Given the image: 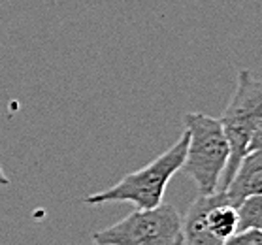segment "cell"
<instances>
[{
  "label": "cell",
  "mask_w": 262,
  "mask_h": 245,
  "mask_svg": "<svg viewBox=\"0 0 262 245\" xmlns=\"http://www.w3.org/2000/svg\"><path fill=\"white\" fill-rule=\"evenodd\" d=\"M255 149H262V121L256 125L255 132H253V136L249 140V151Z\"/></svg>",
  "instance_id": "cell-10"
},
{
  "label": "cell",
  "mask_w": 262,
  "mask_h": 245,
  "mask_svg": "<svg viewBox=\"0 0 262 245\" xmlns=\"http://www.w3.org/2000/svg\"><path fill=\"white\" fill-rule=\"evenodd\" d=\"M8 185H10V177L4 173V170L0 166V187H8Z\"/></svg>",
  "instance_id": "cell-11"
},
{
  "label": "cell",
  "mask_w": 262,
  "mask_h": 245,
  "mask_svg": "<svg viewBox=\"0 0 262 245\" xmlns=\"http://www.w3.org/2000/svg\"><path fill=\"white\" fill-rule=\"evenodd\" d=\"M185 128L189 144L181 168L196 183L200 194H213L230 155L223 125L215 117L194 112L185 115Z\"/></svg>",
  "instance_id": "cell-3"
},
{
  "label": "cell",
  "mask_w": 262,
  "mask_h": 245,
  "mask_svg": "<svg viewBox=\"0 0 262 245\" xmlns=\"http://www.w3.org/2000/svg\"><path fill=\"white\" fill-rule=\"evenodd\" d=\"M91 245H104V243H98V241H93Z\"/></svg>",
  "instance_id": "cell-12"
},
{
  "label": "cell",
  "mask_w": 262,
  "mask_h": 245,
  "mask_svg": "<svg viewBox=\"0 0 262 245\" xmlns=\"http://www.w3.org/2000/svg\"><path fill=\"white\" fill-rule=\"evenodd\" d=\"M187 144H189V130L185 128V132L179 136L178 142L168 151H164L162 155L157 157L153 162H149L147 166L125 175L114 187L87 196L83 202L87 206L130 202L138 209L155 208L162 202L172 175L183 166Z\"/></svg>",
  "instance_id": "cell-1"
},
{
  "label": "cell",
  "mask_w": 262,
  "mask_h": 245,
  "mask_svg": "<svg viewBox=\"0 0 262 245\" xmlns=\"http://www.w3.org/2000/svg\"><path fill=\"white\" fill-rule=\"evenodd\" d=\"M227 200L223 192H213V194H200V196L191 204L187 215L181 217V234H183V245H223L219 238H215L209 232L208 222H206V213L208 209L217 202Z\"/></svg>",
  "instance_id": "cell-6"
},
{
  "label": "cell",
  "mask_w": 262,
  "mask_h": 245,
  "mask_svg": "<svg viewBox=\"0 0 262 245\" xmlns=\"http://www.w3.org/2000/svg\"><path fill=\"white\" fill-rule=\"evenodd\" d=\"M219 121L230 149L227 166L217 185V192H223L236 173L242 159L249 153V140L256 125L262 121V79H256L249 70H239L236 91Z\"/></svg>",
  "instance_id": "cell-2"
},
{
  "label": "cell",
  "mask_w": 262,
  "mask_h": 245,
  "mask_svg": "<svg viewBox=\"0 0 262 245\" xmlns=\"http://www.w3.org/2000/svg\"><path fill=\"white\" fill-rule=\"evenodd\" d=\"M236 209H238V230L242 228L262 230V194L245 198Z\"/></svg>",
  "instance_id": "cell-8"
},
{
  "label": "cell",
  "mask_w": 262,
  "mask_h": 245,
  "mask_svg": "<svg viewBox=\"0 0 262 245\" xmlns=\"http://www.w3.org/2000/svg\"><path fill=\"white\" fill-rule=\"evenodd\" d=\"M223 245H262V230L242 228L223 241Z\"/></svg>",
  "instance_id": "cell-9"
},
{
  "label": "cell",
  "mask_w": 262,
  "mask_h": 245,
  "mask_svg": "<svg viewBox=\"0 0 262 245\" xmlns=\"http://www.w3.org/2000/svg\"><path fill=\"white\" fill-rule=\"evenodd\" d=\"M223 194L234 208H238L245 198L262 194V149L249 151L242 159Z\"/></svg>",
  "instance_id": "cell-5"
},
{
  "label": "cell",
  "mask_w": 262,
  "mask_h": 245,
  "mask_svg": "<svg viewBox=\"0 0 262 245\" xmlns=\"http://www.w3.org/2000/svg\"><path fill=\"white\" fill-rule=\"evenodd\" d=\"M206 222H208L209 232L221 241L230 238L238 230V209L227 200L213 204L206 213Z\"/></svg>",
  "instance_id": "cell-7"
},
{
  "label": "cell",
  "mask_w": 262,
  "mask_h": 245,
  "mask_svg": "<svg viewBox=\"0 0 262 245\" xmlns=\"http://www.w3.org/2000/svg\"><path fill=\"white\" fill-rule=\"evenodd\" d=\"M104 245H183L181 215L172 204L136 209L112 227L93 234Z\"/></svg>",
  "instance_id": "cell-4"
}]
</instances>
